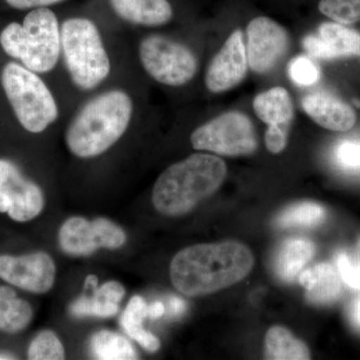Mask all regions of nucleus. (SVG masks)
Instances as JSON below:
<instances>
[{
  "label": "nucleus",
  "mask_w": 360,
  "mask_h": 360,
  "mask_svg": "<svg viewBox=\"0 0 360 360\" xmlns=\"http://www.w3.org/2000/svg\"><path fill=\"white\" fill-rule=\"evenodd\" d=\"M255 265L248 246L236 240L191 245L175 255L170 278L184 295L196 297L217 292L239 283Z\"/></svg>",
  "instance_id": "f257e3e1"
},
{
  "label": "nucleus",
  "mask_w": 360,
  "mask_h": 360,
  "mask_svg": "<svg viewBox=\"0 0 360 360\" xmlns=\"http://www.w3.org/2000/svg\"><path fill=\"white\" fill-rule=\"evenodd\" d=\"M134 111V97L125 89L115 87L94 94L66 127L68 150L82 160L103 155L127 131Z\"/></svg>",
  "instance_id": "f03ea898"
},
{
  "label": "nucleus",
  "mask_w": 360,
  "mask_h": 360,
  "mask_svg": "<svg viewBox=\"0 0 360 360\" xmlns=\"http://www.w3.org/2000/svg\"><path fill=\"white\" fill-rule=\"evenodd\" d=\"M226 174V165L217 156H188L160 175L153 186V205L167 217L186 214L221 186Z\"/></svg>",
  "instance_id": "7ed1b4c3"
},
{
  "label": "nucleus",
  "mask_w": 360,
  "mask_h": 360,
  "mask_svg": "<svg viewBox=\"0 0 360 360\" xmlns=\"http://www.w3.org/2000/svg\"><path fill=\"white\" fill-rule=\"evenodd\" d=\"M0 46L9 58L39 75L51 72L61 59V23L49 7L30 9L22 22L0 32Z\"/></svg>",
  "instance_id": "20e7f679"
},
{
  "label": "nucleus",
  "mask_w": 360,
  "mask_h": 360,
  "mask_svg": "<svg viewBox=\"0 0 360 360\" xmlns=\"http://www.w3.org/2000/svg\"><path fill=\"white\" fill-rule=\"evenodd\" d=\"M60 60L70 82L82 91L101 86L112 70L103 33L85 16H72L61 23Z\"/></svg>",
  "instance_id": "39448f33"
},
{
  "label": "nucleus",
  "mask_w": 360,
  "mask_h": 360,
  "mask_svg": "<svg viewBox=\"0 0 360 360\" xmlns=\"http://www.w3.org/2000/svg\"><path fill=\"white\" fill-rule=\"evenodd\" d=\"M0 80L16 120L26 131L41 134L58 122V101L39 73L9 61Z\"/></svg>",
  "instance_id": "423d86ee"
},
{
  "label": "nucleus",
  "mask_w": 360,
  "mask_h": 360,
  "mask_svg": "<svg viewBox=\"0 0 360 360\" xmlns=\"http://www.w3.org/2000/svg\"><path fill=\"white\" fill-rule=\"evenodd\" d=\"M137 53L146 75L167 86H184L198 72V58L193 51L186 44L163 35L144 37Z\"/></svg>",
  "instance_id": "0eeeda50"
},
{
  "label": "nucleus",
  "mask_w": 360,
  "mask_h": 360,
  "mask_svg": "<svg viewBox=\"0 0 360 360\" xmlns=\"http://www.w3.org/2000/svg\"><path fill=\"white\" fill-rule=\"evenodd\" d=\"M196 150L217 155H252L257 149V137L250 118L238 111H231L198 127L191 137Z\"/></svg>",
  "instance_id": "6e6552de"
},
{
  "label": "nucleus",
  "mask_w": 360,
  "mask_h": 360,
  "mask_svg": "<svg viewBox=\"0 0 360 360\" xmlns=\"http://www.w3.org/2000/svg\"><path fill=\"white\" fill-rule=\"evenodd\" d=\"M41 188L13 161L0 158V212L18 222L30 221L44 210Z\"/></svg>",
  "instance_id": "1a4fd4ad"
},
{
  "label": "nucleus",
  "mask_w": 360,
  "mask_h": 360,
  "mask_svg": "<svg viewBox=\"0 0 360 360\" xmlns=\"http://www.w3.org/2000/svg\"><path fill=\"white\" fill-rule=\"evenodd\" d=\"M246 32L248 65L260 75L269 72L288 51V32L276 21L259 16L250 21Z\"/></svg>",
  "instance_id": "9d476101"
},
{
  "label": "nucleus",
  "mask_w": 360,
  "mask_h": 360,
  "mask_svg": "<svg viewBox=\"0 0 360 360\" xmlns=\"http://www.w3.org/2000/svg\"><path fill=\"white\" fill-rule=\"evenodd\" d=\"M53 259L45 252L13 257L0 255V278L33 293L51 290L56 281Z\"/></svg>",
  "instance_id": "9b49d317"
},
{
  "label": "nucleus",
  "mask_w": 360,
  "mask_h": 360,
  "mask_svg": "<svg viewBox=\"0 0 360 360\" xmlns=\"http://www.w3.org/2000/svg\"><path fill=\"white\" fill-rule=\"evenodd\" d=\"M245 37L241 30L229 35L213 58L205 75V86L212 94H221L240 84L248 72Z\"/></svg>",
  "instance_id": "f8f14e48"
},
{
  "label": "nucleus",
  "mask_w": 360,
  "mask_h": 360,
  "mask_svg": "<svg viewBox=\"0 0 360 360\" xmlns=\"http://www.w3.org/2000/svg\"><path fill=\"white\" fill-rule=\"evenodd\" d=\"M303 47L314 58L330 60L360 56V33L338 22H324L319 34L307 35Z\"/></svg>",
  "instance_id": "ddd939ff"
},
{
  "label": "nucleus",
  "mask_w": 360,
  "mask_h": 360,
  "mask_svg": "<svg viewBox=\"0 0 360 360\" xmlns=\"http://www.w3.org/2000/svg\"><path fill=\"white\" fill-rule=\"evenodd\" d=\"M303 110L317 124L333 131H347L354 127L356 115L354 110L328 92H314L303 97Z\"/></svg>",
  "instance_id": "4468645a"
},
{
  "label": "nucleus",
  "mask_w": 360,
  "mask_h": 360,
  "mask_svg": "<svg viewBox=\"0 0 360 360\" xmlns=\"http://www.w3.org/2000/svg\"><path fill=\"white\" fill-rule=\"evenodd\" d=\"M108 4L120 20L141 27L167 25L174 16L168 0H108Z\"/></svg>",
  "instance_id": "2eb2a0df"
},
{
  "label": "nucleus",
  "mask_w": 360,
  "mask_h": 360,
  "mask_svg": "<svg viewBox=\"0 0 360 360\" xmlns=\"http://www.w3.org/2000/svg\"><path fill=\"white\" fill-rule=\"evenodd\" d=\"M300 283L307 291V302L311 304H330L341 293L340 274L333 265L326 262L300 272Z\"/></svg>",
  "instance_id": "dca6fc26"
},
{
  "label": "nucleus",
  "mask_w": 360,
  "mask_h": 360,
  "mask_svg": "<svg viewBox=\"0 0 360 360\" xmlns=\"http://www.w3.org/2000/svg\"><path fill=\"white\" fill-rule=\"evenodd\" d=\"M315 255V245L309 239L291 238L277 248L274 270L283 283H292Z\"/></svg>",
  "instance_id": "f3484780"
},
{
  "label": "nucleus",
  "mask_w": 360,
  "mask_h": 360,
  "mask_svg": "<svg viewBox=\"0 0 360 360\" xmlns=\"http://www.w3.org/2000/svg\"><path fill=\"white\" fill-rule=\"evenodd\" d=\"M59 245L73 257H86L101 248L94 222L78 217H71L63 224Z\"/></svg>",
  "instance_id": "a211bd4d"
},
{
  "label": "nucleus",
  "mask_w": 360,
  "mask_h": 360,
  "mask_svg": "<svg viewBox=\"0 0 360 360\" xmlns=\"http://www.w3.org/2000/svg\"><path fill=\"white\" fill-rule=\"evenodd\" d=\"M253 110L260 120L270 125L285 129L295 115L290 94L283 87L262 92L253 101Z\"/></svg>",
  "instance_id": "6ab92c4d"
},
{
  "label": "nucleus",
  "mask_w": 360,
  "mask_h": 360,
  "mask_svg": "<svg viewBox=\"0 0 360 360\" xmlns=\"http://www.w3.org/2000/svg\"><path fill=\"white\" fill-rule=\"evenodd\" d=\"M265 359L270 360L310 359L309 348L283 326H272L264 338Z\"/></svg>",
  "instance_id": "aec40b11"
},
{
  "label": "nucleus",
  "mask_w": 360,
  "mask_h": 360,
  "mask_svg": "<svg viewBox=\"0 0 360 360\" xmlns=\"http://www.w3.org/2000/svg\"><path fill=\"white\" fill-rule=\"evenodd\" d=\"M148 307L141 296H134L122 315L120 323L130 338L148 352H155L160 349V340L142 328V322L148 317Z\"/></svg>",
  "instance_id": "412c9836"
},
{
  "label": "nucleus",
  "mask_w": 360,
  "mask_h": 360,
  "mask_svg": "<svg viewBox=\"0 0 360 360\" xmlns=\"http://www.w3.org/2000/svg\"><path fill=\"white\" fill-rule=\"evenodd\" d=\"M32 319L30 303L16 296L15 291L0 286V330L15 333L23 330Z\"/></svg>",
  "instance_id": "4be33fe9"
},
{
  "label": "nucleus",
  "mask_w": 360,
  "mask_h": 360,
  "mask_svg": "<svg viewBox=\"0 0 360 360\" xmlns=\"http://www.w3.org/2000/svg\"><path fill=\"white\" fill-rule=\"evenodd\" d=\"M90 345L92 354L97 359H137L136 352L130 341L112 331L101 330L96 333L90 341Z\"/></svg>",
  "instance_id": "5701e85b"
},
{
  "label": "nucleus",
  "mask_w": 360,
  "mask_h": 360,
  "mask_svg": "<svg viewBox=\"0 0 360 360\" xmlns=\"http://www.w3.org/2000/svg\"><path fill=\"white\" fill-rule=\"evenodd\" d=\"M326 217L323 206L312 201H303L288 206L279 213L276 224L281 229L290 227H314L322 224Z\"/></svg>",
  "instance_id": "b1692460"
},
{
  "label": "nucleus",
  "mask_w": 360,
  "mask_h": 360,
  "mask_svg": "<svg viewBox=\"0 0 360 360\" xmlns=\"http://www.w3.org/2000/svg\"><path fill=\"white\" fill-rule=\"evenodd\" d=\"M65 348L56 333L44 330L35 336L28 347V359L60 360L65 359Z\"/></svg>",
  "instance_id": "393cba45"
},
{
  "label": "nucleus",
  "mask_w": 360,
  "mask_h": 360,
  "mask_svg": "<svg viewBox=\"0 0 360 360\" xmlns=\"http://www.w3.org/2000/svg\"><path fill=\"white\" fill-rule=\"evenodd\" d=\"M319 8L322 14L341 25L360 21V0H321Z\"/></svg>",
  "instance_id": "a878e982"
},
{
  "label": "nucleus",
  "mask_w": 360,
  "mask_h": 360,
  "mask_svg": "<svg viewBox=\"0 0 360 360\" xmlns=\"http://www.w3.org/2000/svg\"><path fill=\"white\" fill-rule=\"evenodd\" d=\"M70 311L75 317H111L117 314L118 304L103 302L94 295H82L72 302Z\"/></svg>",
  "instance_id": "bb28decb"
},
{
  "label": "nucleus",
  "mask_w": 360,
  "mask_h": 360,
  "mask_svg": "<svg viewBox=\"0 0 360 360\" xmlns=\"http://www.w3.org/2000/svg\"><path fill=\"white\" fill-rule=\"evenodd\" d=\"M336 265L342 281L350 288L360 290V240L352 255L345 251L338 253Z\"/></svg>",
  "instance_id": "cd10ccee"
},
{
  "label": "nucleus",
  "mask_w": 360,
  "mask_h": 360,
  "mask_svg": "<svg viewBox=\"0 0 360 360\" xmlns=\"http://www.w3.org/2000/svg\"><path fill=\"white\" fill-rule=\"evenodd\" d=\"M288 75L295 84L302 86H310L316 84L321 78V71L316 65L307 56L293 58L288 65Z\"/></svg>",
  "instance_id": "c85d7f7f"
},
{
  "label": "nucleus",
  "mask_w": 360,
  "mask_h": 360,
  "mask_svg": "<svg viewBox=\"0 0 360 360\" xmlns=\"http://www.w3.org/2000/svg\"><path fill=\"white\" fill-rule=\"evenodd\" d=\"M92 222L96 226L101 248L115 250L124 245L127 236L118 225L105 219H96Z\"/></svg>",
  "instance_id": "c756f323"
},
{
  "label": "nucleus",
  "mask_w": 360,
  "mask_h": 360,
  "mask_svg": "<svg viewBox=\"0 0 360 360\" xmlns=\"http://www.w3.org/2000/svg\"><path fill=\"white\" fill-rule=\"evenodd\" d=\"M335 158L341 167L360 169V141L341 142L335 149Z\"/></svg>",
  "instance_id": "7c9ffc66"
},
{
  "label": "nucleus",
  "mask_w": 360,
  "mask_h": 360,
  "mask_svg": "<svg viewBox=\"0 0 360 360\" xmlns=\"http://www.w3.org/2000/svg\"><path fill=\"white\" fill-rule=\"evenodd\" d=\"M265 146L269 153L278 155L284 150L288 144V131L283 127L270 125L264 135Z\"/></svg>",
  "instance_id": "2f4dec72"
},
{
  "label": "nucleus",
  "mask_w": 360,
  "mask_h": 360,
  "mask_svg": "<svg viewBox=\"0 0 360 360\" xmlns=\"http://www.w3.org/2000/svg\"><path fill=\"white\" fill-rule=\"evenodd\" d=\"M94 295L103 302L116 303L118 304L125 295L124 288L116 281H108L101 288H96Z\"/></svg>",
  "instance_id": "473e14b6"
},
{
  "label": "nucleus",
  "mask_w": 360,
  "mask_h": 360,
  "mask_svg": "<svg viewBox=\"0 0 360 360\" xmlns=\"http://www.w3.org/2000/svg\"><path fill=\"white\" fill-rule=\"evenodd\" d=\"M66 0H6L9 6L20 11L26 9L40 8V7H51L63 4Z\"/></svg>",
  "instance_id": "72a5a7b5"
},
{
  "label": "nucleus",
  "mask_w": 360,
  "mask_h": 360,
  "mask_svg": "<svg viewBox=\"0 0 360 360\" xmlns=\"http://www.w3.org/2000/svg\"><path fill=\"white\" fill-rule=\"evenodd\" d=\"M186 309V303L182 298L172 296L168 302V311L172 316H180Z\"/></svg>",
  "instance_id": "f704fd0d"
},
{
  "label": "nucleus",
  "mask_w": 360,
  "mask_h": 360,
  "mask_svg": "<svg viewBox=\"0 0 360 360\" xmlns=\"http://www.w3.org/2000/svg\"><path fill=\"white\" fill-rule=\"evenodd\" d=\"M165 314V307L162 302H156L148 307V317L151 319H160Z\"/></svg>",
  "instance_id": "c9c22d12"
},
{
  "label": "nucleus",
  "mask_w": 360,
  "mask_h": 360,
  "mask_svg": "<svg viewBox=\"0 0 360 360\" xmlns=\"http://www.w3.org/2000/svg\"><path fill=\"white\" fill-rule=\"evenodd\" d=\"M350 319L355 328L360 329V297L355 300L350 310Z\"/></svg>",
  "instance_id": "e433bc0d"
},
{
  "label": "nucleus",
  "mask_w": 360,
  "mask_h": 360,
  "mask_svg": "<svg viewBox=\"0 0 360 360\" xmlns=\"http://www.w3.org/2000/svg\"><path fill=\"white\" fill-rule=\"evenodd\" d=\"M97 283H98V279H97L96 276H94V274H90V276H86L85 278V290L87 288H92V290H96L97 288Z\"/></svg>",
  "instance_id": "4c0bfd02"
},
{
  "label": "nucleus",
  "mask_w": 360,
  "mask_h": 360,
  "mask_svg": "<svg viewBox=\"0 0 360 360\" xmlns=\"http://www.w3.org/2000/svg\"><path fill=\"white\" fill-rule=\"evenodd\" d=\"M16 357H14L13 355L7 354H0V360H7V359H15Z\"/></svg>",
  "instance_id": "58836bf2"
}]
</instances>
